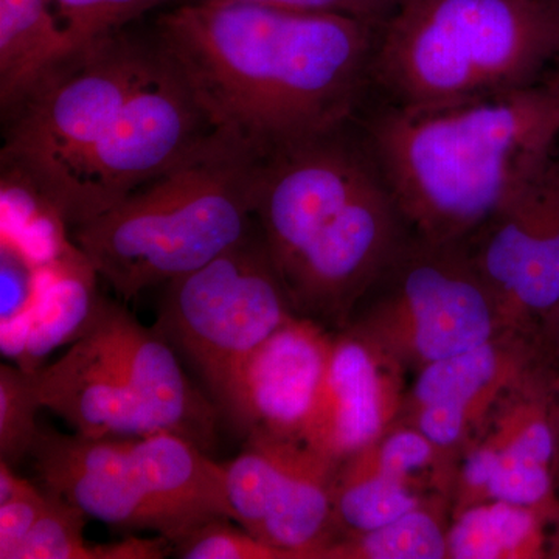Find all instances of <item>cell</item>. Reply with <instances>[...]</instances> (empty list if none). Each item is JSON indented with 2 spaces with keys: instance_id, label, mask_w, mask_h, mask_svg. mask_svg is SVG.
<instances>
[{
  "instance_id": "cell-1",
  "label": "cell",
  "mask_w": 559,
  "mask_h": 559,
  "mask_svg": "<svg viewBox=\"0 0 559 559\" xmlns=\"http://www.w3.org/2000/svg\"><path fill=\"white\" fill-rule=\"evenodd\" d=\"M380 24L248 3H180L156 39L210 128L259 156L355 119Z\"/></svg>"
},
{
  "instance_id": "cell-2",
  "label": "cell",
  "mask_w": 559,
  "mask_h": 559,
  "mask_svg": "<svg viewBox=\"0 0 559 559\" xmlns=\"http://www.w3.org/2000/svg\"><path fill=\"white\" fill-rule=\"evenodd\" d=\"M253 218L297 314L340 326L412 235L355 119L260 156Z\"/></svg>"
},
{
  "instance_id": "cell-3",
  "label": "cell",
  "mask_w": 559,
  "mask_h": 559,
  "mask_svg": "<svg viewBox=\"0 0 559 559\" xmlns=\"http://www.w3.org/2000/svg\"><path fill=\"white\" fill-rule=\"evenodd\" d=\"M355 121L412 234L443 245H465L558 150L544 81L439 108L366 98Z\"/></svg>"
},
{
  "instance_id": "cell-4",
  "label": "cell",
  "mask_w": 559,
  "mask_h": 559,
  "mask_svg": "<svg viewBox=\"0 0 559 559\" xmlns=\"http://www.w3.org/2000/svg\"><path fill=\"white\" fill-rule=\"evenodd\" d=\"M259 162L240 140L212 130L167 171L73 227V245L121 300L167 285L253 229Z\"/></svg>"
},
{
  "instance_id": "cell-5",
  "label": "cell",
  "mask_w": 559,
  "mask_h": 559,
  "mask_svg": "<svg viewBox=\"0 0 559 559\" xmlns=\"http://www.w3.org/2000/svg\"><path fill=\"white\" fill-rule=\"evenodd\" d=\"M559 0H407L378 25L367 98L439 108L543 83Z\"/></svg>"
},
{
  "instance_id": "cell-6",
  "label": "cell",
  "mask_w": 559,
  "mask_h": 559,
  "mask_svg": "<svg viewBox=\"0 0 559 559\" xmlns=\"http://www.w3.org/2000/svg\"><path fill=\"white\" fill-rule=\"evenodd\" d=\"M32 457L44 488L127 535L153 532L176 544L205 522L231 520L223 463L176 433L40 429Z\"/></svg>"
},
{
  "instance_id": "cell-7",
  "label": "cell",
  "mask_w": 559,
  "mask_h": 559,
  "mask_svg": "<svg viewBox=\"0 0 559 559\" xmlns=\"http://www.w3.org/2000/svg\"><path fill=\"white\" fill-rule=\"evenodd\" d=\"M349 318L345 329L373 342L401 369L417 371L507 330L465 245L432 242L414 234Z\"/></svg>"
},
{
  "instance_id": "cell-8",
  "label": "cell",
  "mask_w": 559,
  "mask_h": 559,
  "mask_svg": "<svg viewBox=\"0 0 559 559\" xmlns=\"http://www.w3.org/2000/svg\"><path fill=\"white\" fill-rule=\"evenodd\" d=\"M297 314L257 226L237 246L165 285L156 329L180 349L230 419L242 370Z\"/></svg>"
},
{
  "instance_id": "cell-9",
  "label": "cell",
  "mask_w": 559,
  "mask_h": 559,
  "mask_svg": "<svg viewBox=\"0 0 559 559\" xmlns=\"http://www.w3.org/2000/svg\"><path fill=\"white\" fill-rule=\"evenodd\" d=\"M164 62L156 36L127 28L75 55L5 114L3 167L39 201Z\"/></svg>"
},
{
  "instance_id": "cell-10",
  "label": "cell",
  "mask_w": 559,
  "mask_h": 559,
  "mask_svg": "<svg viewBox=\"0 0 559 559\" xmlns=\"http://www.w3.org/2000/svg\"><path fill=\"white\" fill-rule=\"evenodd\" d=\"M210 131L200 105L165 55L159 73L132 95L108 130L38 202L66 226H80L167 171Z\"/></svg>"
},
{
  "instance_id": "cell-11",
  "label": "cell",
  "mask_w": 559,
  "mask_h": 559,
  "mask_svg": "<svg viewBox=\"0 0 559 559\" xmlns=\"http://www.w3.org/2000/svg\"><path fill=\"white\" fill-rule=\"evenodd\" d=\"M231 520L289 558H320L341 532L334 513L340 465L301 441L249 436L223 463Z\"/></svg>"
},
{
  "instance_id": "cell-12",
  "label": "cell",
  "mask_w": 559,
  "mask_h": 559,
  "mask_svg": "<svg viewBox=\"0 0 559 559\" xmlns=\"http://www.w3.org/2000/svg\"><path fill=\"white\" fill-rule=\"evenodd\" d=\"M507 330L559 301V151L465 242Z\"/></svg>"
},
{
  "instance_id": "cell-13",
  "label": "cell",
  "mask_w": 559,
  "mask_h": 559,
  "mask_svg": "<svg viewBox=\"0 0 559 559\" xmlns=\"http://www.w3.org/2000/svg\"><path fill=\"white\" fill-rule=\"evenodd\" d=\"M555 380L543 364L500 400L460 468L457 510L502 500L559 522Z\"/></svg>"
},
{
  "instance_id": "cell-14",
  "label": "cell",
  "mask_w": 559,
  "mask_h": 559,
  "mask_svg": "<svg viewBox=\"0 0 559 559\" xmlns=\"http://www.w3.org/2000/svg\"><path fill=\"white\" fill-rule=\"evenodd\" d=\"M539 347L524 331L506 330L479 347L417 371L401 415L440 451L479 432L500 400L540 366Z\"/></svg>"
},
{
  "instance_id": "cell-15",
  "label": "cell",
  "mask_w": 559,
  "mask_h": 559,
  "mask_svg": "<svg viewBox=\"0 0 559 559\" xmlns=\"http://www.w3.org/2000/svg\"><path fill=\"white\" fill-rule=\"evenodd\" d=\"M403 369L373 342L345 329L333 349L301 443L341 465L381 439L400 417Z\"/></svg>"
},
{
  "instance_id": "cell-16",
  "label": "cell",
  "mask_w": 559,
  "mask_h": 559,
  "mask_svg": "<svg viewBox=\"0 0 559 559\" xmlns=\"http://www.w3.org/2000/svg\"><path fill=\"white\" fill-rule=\"evenodd\" d=\"M334 336L305 316L286 320L242 370L229 421L246 436L301 441L318 401Z\"/></svg>"
},
{
  "instance_id": "cell-17",
  "label": "cell",
  "mask_w": 559,
  "mask_h": 559,
  "mask_svg": "<svg viewBox=\"0 0 559 559\" xmlns=\"http://www.w3.org/2000/svg\"><path fill=\"white\" fill-rule=\"evenodd\" d=\"M90 329L120 367L153 432H171L205 452L216 443L218 407L191 384L170 342L102 297Z\"/></svg>"
},
{
  "instance_id": "cell-18",
  "label": "cell",
  "mask_w": 559,
  "mask_h": 559,
  "mask_svg": "<svg viewBox=\"0 0 559 559\" xmlns=\"http://www.w3.org/2000/svg\"><path fill=\"white\" fill-rule=\"evenodd\" d=\"M38 384L43 407L81 436L153 433L116 359L92 329L57 362L38 369Z\"/></svg>"
},
{
  "instance_id": "cell-19",
  "label": "cell",
  "mask_w": 559,
  "mask_h": 559,
  "mask_svg": "<svg viewBox=\"0 0 559 559\" xmlns=\"http://www.w3.org/2000/svg\"><path fill=\"white\" fill-rule=\"evenodd\" d=\"M97 277L76 246L44 266L43 290L35 307L0 325L3 355L22 369L38 370L55 349L79 341L90 329L102 299L95 289Z\"/></svg>"
},
{
  "instance_id": "cell-20",
  "label": "cell",
  "mask_w": 559,
  "mask_h": 559,
  "mask_svg": "<svg viewBox=\"0 0 559 559\" xmlns=\"http://www.w3.org/2000/svg\"><path fill=\"white\" fill-rule=\"evenodd\" d=\"M73 57L75 50L50 0H0L3 116Z\"/></svg>"
},
{
  "instance_id": "cell-21",
  "label": "cell",
  "mask_w": 559,
  "mask_h": 559,
  "mask_svg": "<svg viewBox=\"0 0 559 559\" xmlns=\"http://www.w3.org/2000/svg\"><path fill=\"white\" fill-rule=\"evenodd\" d=\"M546 518L527 507L484 500L455 511L448 528V558L536 559L549 557Z\"/></svg>"
},
{
  "instance_id": "cell-22",
  "label": "cell",
  "mask_w": 559,
  "mask_h": 559,
  "mask_svg": "<svg viewBox=\"0 0 559 559\" xmlns=\"http://www.w3.org/2000/svg\"><path fill=\"white\" fill-rule=\"evenodd\" d=\"M428 503L417 480L390 476L349 457L337 468L334 513L341 536L384 527ZM340 536V538H341Z\"/></svg>"
},
{
  "instance_id": "cell-23",
  "label": "cell",
  "mask_w": 559,
  "mask_h": 559,
  "mask_svg": "<svg viewBox=\"0 0 559 559\" xmlns=\"http://www.w3.org/2000/svg\"><path fill=\"white\" fill-rule=\"evenodd\" d=\"M320 558L340 559H441L448 558V528L430 507L404 514L384 527L344 535Z\"/></svg>"
},
{
  "instance_id": "cell-24",
  "label": "cell",
  "mask_w": 559,
  "mask_h": 559,
  "mask_svg": "<svg viewBox=\"0 0 559 559\" xmlns=\"http://www.w3.org/2000/svg\"><path fill=\"white\" fill-rule=\"evenodd\" d=\"M43 407L38 370L0 366V460L16 465L32 455L39 436L36 414Z\"/></svg>"
},
{
  "instance_id": "cell-25",
  "label": "cell",
  "mask_w": 559,
  "mask_h": 559,
  "mask_svg": "<svg viewBox=\"0 0 559 559\" xmlns=\"http://www.w3.org/2000/svg\"><path fill=\"white\" fill-rule=\"evenodd\" d=\"M170 0H50L75 55Z\"/></svg>"
},
{
  "instance_id": "cell-26",
  "label": "cell",
  "mask_w": 559,
  "mask_h": 559,
  "mask_svg": "<svg viewBox=\"0 0 559 559\" xmlns=\"http://www.w3.org/2000/svg\"><path fill=\"white\" fill-rule=\"evenodd\" d=\"M46 491V507L14 559H90L83 536L87 516L58 492Z\"/></svg>"
},
{
  "instance_id": "cell-27",
  "label": "cell",
  "mask_w": 559,
  "mask_h": 559,
  "mask_svg": "<svg viewBox=\"0 0 559 559\" xmlns=\"http://www.w3.org/2000/svg\"><path fill=\"white\" fill-rule=\"evenodd\" d=\"M229 518L205 522L175 544L180 559H286L285 551L257 539L248 530L237 528Z\"/></svg>"
},
{
  "instance_id": "cell-28",
  "label": "cell",
  "mask_w": 559,
  "mask_h": 559,
  "mask_svg": "<svg viewBox=\"0 0 559 559\" xmlns=\"http://www.w3.org/2000/svg\"><path fill=\"white\" fill-rule=\"evenodd\" d=\"M440 452L443 451L417 428L403 423L401 426L393 425L381 439L353 455V459L390 476L417 480L418 474L436 465Z\"/></svg>"
},
{
  "instance_id": "cell-29",
  "label": "cell",
  "mask_w": 559,
  "mask_h": 559,
  "mask_svg": "<svg viewBox=\"0 0 559 559\" xmlns=\"http://www.w3.org/2000/svg\"><path fill=\"white\" fill-rule=\"evenodd\" d=\"M46 507V491L0 460V559H14Z\"/></svg>"
},
{
  "instance_id": "cell-30",
  "label": "cell",
  "mask_w": 559,
  "mask_h": 559,
  "mask_svg": "<svg viewBox=\"0 0 559 559\" xmlns=\"http://www.w3.org/2000/svg\"><path fill=\"white\" fill-rule=\"evenodd\" d=\"M44 266L14 242L2 240L0 248V325L20 319L35 307L43 290Z\"/></svg>"
},
{
  "instance_id": "cell-31",
  "label": "cell",
  "mask_w": 559,
  "mask_h": 559,
  "mask_svg": "<svg viewBox=\"0 0 559 559\" xmlns=\"http://www.w3.org/2000/svg\"><path fill=\"white\" fill-rule=\"evenodd\" d=\"M230 2L304 13H340L381 24L390 11L378 0H183L182 3Z\"/></svg>"
},
{
  "instance_id": "cell-32",
  "label": "cell",
  "mask_w": 559,
  "mask_h": 559,
  "mask_svg": "<svg viewBox=\"0 0 559 559\" xmlns=\"http://www.w3.org/2000/svg\"><path fill=\"white\" fill-rule=\"evenodd\" d=\"M540 320V333L543 337L551 336L559 331V301L549 312L543 316Z\"/></svg>"
},
{
  "instance_id": "cell-33",
  "label": "cell",
  "mask_w": 559,
  "mask_h": 559,
  "mask_svg": "<svg viewBox=\"0 0 559 559\" xmlns=\"http://www.w3.org/2000/svg\"><path fill=\"white\" fill-rule=\"evenodd\" d=\"M551 411H554L555 433H557V462H555V474L559 479V378L555 380L554 400H551Z\"/></svg>"
},
{
  "instance_id": "cell-34",
  "label": "cell",
  "mask_w": 559,
  "mask_h": 559,
  "mask_svg": "<svg viewBox=\"0 0 559 559\" xmlns=\"http://www.w3.org/2000/svg\"><path fill=\"white\" fill-rule=\"evenodd\" d=\"M547 86L550 87L551 92H554L555 97H557V100L559 103V62L558 68L555 70L554 73H551V76L549 80H546Z\"/></svg>"
},
{
  "instance_id": "cell-35",
  "label": "cell",
  "mask_w": 559,
  "mask_h": 559,
  "mask_svg": "<svg viewBox=\"0 0 559 559\" xmlns=\"http://www.w3.org/2000/svg\"><path fill=\"white\" fill-rule=\"evenodd\" d=\"M378 2L382 3L392 13L396 7H400L401 3L407 2V0H378Z\"/></svg>"
}]
</instances>
